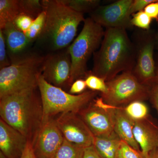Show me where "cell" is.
Instances as JSON below:
<instances>
[{"instance_id": "obj_1", "label": "cell", "mask_w": 158, "mask_h": 158, "mask_svg": "<svg viewBox=\"0 0 158 158\" xmlns=\"http://www.w3.org/2000/svg\"><path fill=\"white\" fill-rule=\"evenodd\" d=\"M136 56L137 48L126 30L106 28L100 48L94 54L91 73L109 81L121 72L132 71Z\"/></svg>"}, {"instance_id": "obj_2", "label": "cell", "mask_w": 158, "mask_h": 158, "mask_svg": "<svg viewBox=\"0 0 158 158\" xmlns=\"http://www.w3.org/2000/svg\"><path fill=\"white\" fill-rule=\"evenodd\" d=\"M31 88L1 98V118L33 142L42 124V106Z\"/></svg>"}, {"instance_id": "obj_3", "label": "cell", "mask_w": 158, "mask_h": 158, "mask_svg": "<svg viewBox=\"0 0 158 158\" xmlns=\"http://www.w3.org/2000/svg\"><path fill=\"white\" fill-rule=\"evenodd\" d=\"M46 17L37 42L49 52L68 48L76 35L77 28L85 20L84 14L63 5L59 0H42Z\"/></svg>"}, {"instance_id": "obj_4", "label": "cell", "mask_w": 158, "mask_h": 158, "mask_svg": "<svg viewBox=\"0 0 158 158\" xmlns=\"http://www.w3.org/2000/svg\"><path fill=\"white\" fill-rule=\"evenodd\" d=\"M44 56L27 52L0 69V99L19 90L37 88Z\"/></svg>"}, {"instance_id": "obj_5", "label": "cell", "mask_w": 158, "mask_h": 158, "mask_svg": "<svg viewBox=\"0 0 158 158\" xmlns=\"http://www.w3.org/2000/svg\"><path fill=\"white\" fill-rule=\"evenodd\" d=\"M37 85L42 106V123L58 114L72 112L78 113L94 100L96 91H87L77 95L48 83L39 75Z\"/></svg>"}, {"instance_id": "obj_6", "label": "cell", "mask_w": 158, "mask_h": 158, "mask_svg": "<svg viewBox=\"0 0 158 158\" xmlns=\"http://www.w3.org/2000/svg\"><path fill=\"white\" fill-rule=\"evenodd\" d=\"M84 23L81 33L68 47L72 62L70 86L75 81L88 74V61L100 46L104 36L103 27L90 17Z\"/></svg>"}, {"instance_id": "obj_7", "label": "cell", "mask_w": 158, "mask_h": 158, "mask_svg": "<svg viewBox=\"0 0 158 158\" xmlns=\"http://www.w3.org/2000/svg\"><path fill=\"white\" fill-rule=\"evenodd\" d=\"M106 83L107 91L101 98L111 106L124 108L133 102L149 98L150 87L141 83L132 71L124 72Z\"/></svg>"}, {"instance_id": "obj_8", "label": "cell", "mask_w": 158, "mask_h": 158, "mask_svg": "<svg viewBox=\"0 0 158 158\" xmlns=\"http://www.w3.org/2000/svg\"><path fill=\"white\" fill-rule=\"evenodd\" d=\"M116 109L105 103L101 97L94 99L78 114L94 137H105L114 132Z\"/></svg>"}, {"instance_id": "obj_9", "label": "cell", "mask_w": 158, "mask_h": 158, "mask_svg": "<svg viewBox=\"0 0 158 158\" xmlns=\"http://www.w3.org/2000/svg\"><path fill=\"white\" fill-rule=\"evenodd\" d=\"M71 67L68 47L44 56L41 75L48 83L62 89L70 86Z\"/></svg>"}, {"instance_id": "obj_10", "label": "cell", "mask_w": 158, "mask_h": 158, "mask_svg": "<svg viewBox=\"0 0 158 158\" xmlns=\"http://www.w3.org/2000/svg\"><path fill=\"white\" fill-rule=\"evenodd\" d=\"M133 2L119 0L106 6H100L90 13V18L106 28H131L133 26L129 11Z\"/></svg>"}, {"instance_id": "obj_11", "label": "cell", "mask_w": 158, "mask_h": 158, "mask_svg": "<svg viewBox=\"0 0 158 158\" xmlns=\"http://www.w3.org/2000/svg\"><path fill=\"white\" fill-rule=\"evenodd\" d=\"M64 138L56 119L52 118L42 123L33 141L37 158H54Z\"/></svg>"}, {"instance_id": "obj_12", "label": "cell", "mask_w": 158, "mask_h": 158, "mask_svg": "<svg viewBox=\"0 0 158 158\" xmlns=\"http://www.w3.org/2000/svg\"><path fill=\"white\" fill-rule=\"evenodd\" d=\"M56 120L63 137L69 142L85 148L93 145L94 136L78 113H62Z\"/></svg>"}, {"instance_id": "obj_13", "label": "cell", "mask_w": 158, "mask_h": 158, "mask_svg": "<svg viewBox=\"0 0 158 158\" xmlns=\"http://www.w3.org/2000/svg\"><path fill=\"white\" fill-rule=\"evenodd\" d=\"M140 44L132 72L141 83L150 87L157 80L153 58L154 41L151 37H145Z\"/></svg>"}, {"instance_id": "obj_14", "label": "cell", "mask_w": 158, "mask_h": 158, "mask_svg": "<svg viewBox=\"0 0 158 158\" xmlns=\"http://www.w3.org/2000/svg\"><path fill=\"white\" fill-rule=\"evenodd\" d=\"M27 139L17 130L0 119V148L7 158H20Z\"/></svg>"}, {"instance_id": "obj_15", "label": "cell", "mask_w": 158, "mask_h": 158, "mask_svg": "<svg viewBox=\"0 0 158 158\" xmlns=\"http://www.w3.org/2000/svg\"><path fill=\"white\" fill-rule=\"evenodd\" d=\"M133 133L141 152L147 158L158 148V125L148 117L135 122Z\"/></svg>"}, {"instance_id": "obj_16", "label": "cell", "mask_w": 158, "mask_h": 158, "mask_svg": "<svg viewBox=\"0 0 158 158\" xmlns=\"http://www.w3.org/2000/svg\"><path fill=\"white\" fill-rule=\"evenodd\" d=\"M1 30L5 36L11 62L27 53L26 51L31 43L24 33L16 28L13 22L7 23Z\"/></svg>"}, {"instance_id": "obj_17", "label": "cell", "mask_w": 158, "mask_h": 158, "mask_svg": "<svg viewBox=\"0 0 158 158\" xmlns=\"http://www.w3.org/2000/svg\"><path fill=\"white\" fill-rule=\"evenodd\" d=\"M135 122L126 114L123 108H116L114 131L121 140L135 149L141 151L133 133Z\"/></svg>"}, {"instance_id": "obj_18", "label": "cell", "mask_w": 158, "mask_h": 158, "mask_svg": "<svg viewBox=\"0 0 158 158\" xmlns=\"http://www.w3.org/2000/svg\"><path fill=\"white\" fill-rule=\"evenodd\" d=\"M121 140L115 132L105 137H94L93 145L103 158H117Z\"/></svg>"}, {"instance_id": "obj_19", "label": "cell", "mask_w": 158, "mask_h": 158, "mask_svg": "<svg viewBox=\"0 0 158 158\" xmlns=\"http://www.w3.org/2000/svg\"><path fill=\"white\" fill-rule=\"evenodd\" d=\"M20 14L19 0L0 1V30L7 23L13 22Z\"/></svg>"}, {"instance_id": "obj_20", "label": "cell", "mask_w": 158, "mask_h": 158, "mask_svg": "<svg viewBox=\"0 0 158 158\" xmlns=\"http://www.w3.org/2000/svg\"><path fill=\"white\" fill-rule=\"evenodd\" d=\"M63 5L73 11L84 14L91 13L98 6L99 0H59Z\"/></svg>"}, {"instance_id": "obj_21", "label": "cell", "mask_w": 158, "mask_h": 158, "mask_svg": "<svg viewBox=\"0 0 158 158\" xmlns=\"http://www.w3.org/2000/svg\"><path fill=\"white\" fill-rule=\"evenodd\" d=\"M85 148L70 143L64 138L54 158H82Z\"/></svg>"}, {"instance_id": "obj_22", "label": "cell", "mask_w": 158, "mask_h": 158, "mask_svg": "<svg viewBox=\"0 0 158 158\" xmlns=\"http://www.w3.org/2000/svg\"><path fill=\"white\" fill-rule=\"evenodd\" d=\"M124 111L134 121L141 120L148 117V109L143 101H136L123 108Z\"/></svg>"}, {"instance_id": "obj_23", "label": "cell", "mask_w": 158, "mask_h": 158, "mask_svg": "<svg viewBox=\"0 0 158 158\" xmlns=\"http://www.w3.org/2000/svg\"><path fill=\"white\" fill-rule=\"evenodd\" d=\"M20 14L26 15L35 19L43 11L41 1L19 0Z\"/></svg>"}, {"instance_id": "obj_24", "label": "cell", "mask_w": 158, "mask_h": 158, "mask_svg": "<svg viewBox=\"0 0 158 158\" xmlns=\"http://www.w3.org/2000/svg\"><path fill=\"white\" fill-rule=\"evenodd\" d=\"M46 17V15L43 10L36 19H34L30 27L24 33L31 44L37 40L42 33L45 24Z\"/></svg>"}, {"instance_id": "obj_25", "label": "cell", "mask_w": 158, "mask_h": 158, "mask_svg": "<svg viewBox=\"0 0 158 158\" xmlns=\"http://www.w3.org/2000/svg\"><path fill=\"white\" fill-rule=\"evenodd\" d=\"M85 81L87 87L93 91H100L102 94L107 91V86L104 80L92 73L87 75Z\"/></svg>"}, {"instance_id": "obj_26", "label": "cell", "mask_w": 158, "mask_h": 158, "mask_svg": "<svg viewBox=\"0 0 158 158\" xmlns=\"http://www.w3.org/2000/svg\"><path fill=\"white\" fill-rule=\"evenodd\" d=\"M117 158H147L141 151L132 147L125 141L121 140L118 148Z\"/></svg>"}, {"instance_id": "obj_27", "label": "cell", "mask_w": 158, "mask_h": 158, "mask_svg": "<svg viewBox=\"0 0 158 158\" xmlns=\"http://www.w3.org/2000/svg\"><path fill=\"white\" fill-rule=\"evenodd\" d=\"M133 18L131 20L133 26H136L144 30H148L150 27L152 19L145 12L144 10L139 11L132 15Z\"/></svg>"}, {"instance_id": "obj_28", "label": "cell", "mask_w": 158, "mask_h": 158, "mask_svg": "<svg viewBox=\"0 0 158 158\" xmlns=\"http://www.w3.org/2000/svg\"><path fill=\"white\" fill-rule=\"evenodd\" d=\"M6 48L5 36L2 31L0 30V69L9 66L11 64L8 57Z\"/></svg>"}, {"instance_id": "obj_29", "label": "cell", "mask_w": 158, "mask_h": 158, "mask_svg": "<svg viewBox=\"0 0 158 158\" xmlns=\"http://www.w3.org/2000/svg\"><path fill=\"white\" fill-rule=\"evenodd\" d=\"M34 19L26 15L20 14L15 19L13 23L18 29L25 33L30 27Z\"/></svg>"}, {"instance_id": "obj_30", "label": "cell", "mask_w": 158, "mask_h": 158, "mask_svg": "<svg viewBox=\"0 0 158 158\" xmlns=\"http://www.w3.org/2000/svg\"><path fill=\"white\" fill-rule=\"evenodd\" d=\"M156 1V0H133L130 9V15H131L139 11H143L146 6Z\"/></svg>"}, {"instance_id": "obj_31", "label": "cell", "mask_w": 158, "mask_h": 158, "mask_svg": "<svg viewBox=\"0 0 158 158\" xmlns=\"http://www.w3.org/2000/svg\"><path fill=\"white\" fill-rule=\"evenodd\" d=\"M87 87L85 80L78 79L75 81L70 86L69 93L74 95L81 94L84 93V90Z\"/></svg>"}, {"instance_id": "obj_32", "label": "cell", "mask_w": 158, "mask_h": 158, "mask_svg": "<svg viewBox=\"0 0 158 158\" xmlns=\"http://www.w3.org/2000/svg\"><path fill=\"white\" fill-rule=\"evenodd\" d=\"M144 11L152 19L158 21V0L149 4L145 7Z\"/></svg>"}, {"instance_id": "obj_33", "label": "cell", "mask_w": 158, "mask_h": 158, "mask_svg": "<svg viewBox=\"0 0 158 158\" xmlns=\"http://www.w3.org/2000/svg\"><path fill=\"white\" fill-rule=\"evenodd\" d=\"M149 98L158 113V79L150 86Z\"/></svg>"}, {"instance_id": "obj_34", "label": "cell", "mask_w": 158, "mask_h": 158, "mask_svg": "<svg viewBox=\"0 0 158 158\" xmlns=\"http://www.w3.org/2000/svg\"><path fill=\"white\" fill-rule=\"evenodd\" d=\"M20 158H37L34 152L33 142L28 140Z\"/></svg>"}, {"instance_id": "obj_35", "label": "cell", "mask_w": 158, "mask_h": 158, "mask_svg": "<svg viewBox=\"0 0 158 158\" xmlns=\"http://www.w3.org/2000/svg\"><path fill=\"white\" fill-rule=\"evenodd\" d=\"M82 158H103L93 145L85 148Z\"/></svg>"}, {"instance_id": "obj_36", "label": "cell", "mask_w": 158, "mask_h": 158, "mask_svg": "<svg viewBox=\"0 0 158 158\" xmlns=\"http://www.w3.org/2000/svg\"><path fill=\"white\" fill-rule=\"evenodd\" d=\"M147 158H158V149H156L152 152Z\"/></svg>"}, {"instance_id": "obj_37", "label": "cell", "mask_w": 158, "mask_h": 158, "mask_svg": "<svg viewBox=\"0 0 158 158\" xmlns=\"http://www.w3.org/2000/svg\"><path fill=\"white\" fill-rule=\"evenodd\" d=\"M0 158H7L6 157V156L4 155V154L2 153V152H0Z\"/></svg>"}, {"instance_id": "obj_38", "label": "cell", "mask_w": 158, "mask_h": 158, "mask_svg": "<svg viewBox=\"0 0 158 158\" xmlns=\"http://www.w3.org/2000/svg\"><path fill=\"white\" fill-rule=\"evenodd\" d=\"M156 77L158 79V67L157 69V70H156Z\"/></svg>"}, {"instance_id": "obj_39", "label": "cell", "mask_w": 158, "mask_h": 158, "mask_svg": "<svg viewBox=\"0 0 158 158\" xmlns=\"http://www.w3.org/2000/svg\"><path fill=\"white\" fill-rule=\"evenodd\" d=\"M157 41L158 44V35L157 36Z\"/></svg>"}, {"instance_id": "obj_40", "label": "cell", "mask_w": 158, "mask_h": 158, "mask_svg": "<svg viewBox=\"0 0 158 158\" xmlns=\"http://www.w3.org/2000/svg\"></svg>"}]
</instances>
